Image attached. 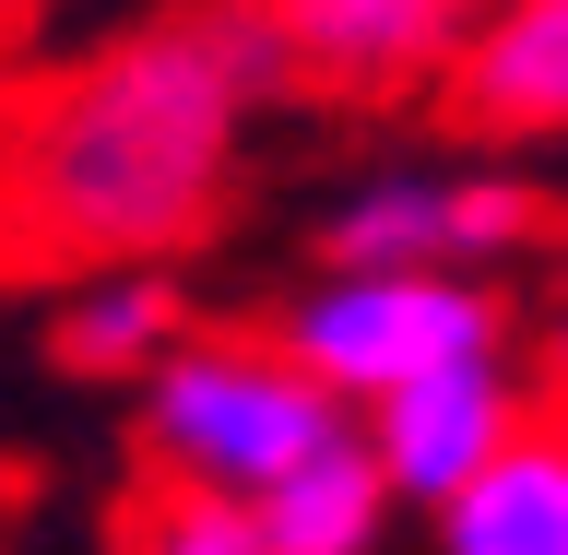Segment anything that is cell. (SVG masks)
Instances as JSON below:
<instances>
[{"mask_svg": "<svg viewBox=\"0 0 568 555\" xmlns=\"http://www.w3.org/2000/svg\"><path fill=\"white\" fill-rule=\"evenodd\" d=\"M284 48L248 0L154 12L106 35L24 131V225L83 260H166L225 213V177L248 154V119L273 106Z\"/></svg>", "mask_w": 568, "mask_h": 555, "instance_id": "cell-1", "label": "cell"}, {"mask_svg": "<svg viewBox=\"0 0 568 555\" xmlns=\"http://www.w3.org/2000/svg\"><path fill=\"white\" fill-rule=\"evenodd\" d=\"M131 425H142V461H154L178 496H237V508H261L308 450H332L355 425V402L320 390L273 331H190V343L131 390Z\"/></svg>", "mask_w": 568, "mask_h": 555, "instance_id": "cell-2", "label": "cell"}, {"mask_svg": "<svg viewBox=\"0 0 568 555\" xmlns=\"http://www.w3.org/2000/svg\"><path fill=\"white\" fill-rule=\"evenodd\" d=\"M273 343L355 414L379 390L450 367V354H509V273H415V260H320L273 308Z\"/></svg>", "mask_w": 568, "mask_h": 555, "instance_id": "cell-3", "label": "cell"}, {"mask_svg": "<svg viewBox=\"0 0 568 555\" xmlns=\"http://www.w3.org/2000/svg\"><path fill=\"white\" fill-rule=\"evenodd\" d=\"M557 248V189L509 154H426L367 166L320 213V260H415V273H521Z\"/></svg>", "mask_w": 568, "mask_h": 555, "instance_id": "cell-4", "label": "cell"}, {"mask_svg": "<svg viewBox=\"0 0 568 555\" xmlns=\"http://www.w3.org/2000/svg\"><path fill=\"white\" fill-rule=\"evenodd\" d=\"M355 425H367V450H379L390 496H403V508H438L450 485H474V473H486V461L532 425V390H521V367H509V354H450V367H426V379L379 390Z\"/></svg>", "mask_w": 568, "mask_h": 555, "instance_id": "cell-5", "label": "cell"}, {"mask_svg": "<svg viewBox=\"0 0 568 555\" xmlns=\"http://www.w3.org/2000/svg\"><path fill=\"white\" fill-rule=\"evenodd\" d=\"M273 24L284 71L320 83V95H403V83H438L450 48L474 35L486 0H248Z\"/></svg>", "mask_w": 568, "mask_h": 555, "instance_id": "cell-6", "label": "cell"}, {"mask_svg": "<svg viewBox=\"0 0 568 555\" xmlns=\"http://www.w3.org/2000/svg\"><path fill=\"white\" fill-rule=\"evenodd\" d=\"M438 83L474 142H568V0H486Z\"/></svg>", "mask_w": 568, "mask_h": 555, "instance_id": "cell-7", "label": "cell"}, {"mask_svg": "<svg viewBox=\"0 0 568 555\" xmlns=\"http://www.w3.org/2000/svg\"><path fill=\"white\" fill-rule=\"evenodd\" d=\"M178 343H190V296H178L166 260H95L48 319V354L95 390H142Z\"/></svg>", "mask_w": 568, "mask_h": 555, "instance_id": "cell-8", "label": "cell"}, {"mask_svg": "<svg viewBox=\"0 0 568 555\" xmlns=\"http://www.w3.org/2000/svg\"><path fill=\"white\" fill-rule=\"evenodd\" d=\"M426 521H438V555H568V425L532 414L521 438H509L474 485H450Z\"/></svg>", "mask_w": 568, "mask_h": 555, "instance_id": "cell-9", "label": "cell"}, {"mask_svg": "<svg viewBox=\"0 0 568 555\" xmlns=\"http://www.w3.org/2000/svg\"><path fill=\"white\" fill-rule=\"evenodd\" d=\"M390 508H403V496H390L367 425H344L332 450H308L273 496H261V532H273V555H379Z\"/></svg>", "mask_w": 568, "mask_h": 555, "instance_id": "cell-10", "label": "cell"}, {"mask_svg": "<svg viewBox=\"0 0 568 555\" xmlns=\"http://www.w3.org/2000/svg\"><path fill=\"white\" fill-rule=\"evenodd\" d=\"M142 555H273V532L237 496H166L154 532H142Z\"/></svg>", "mask_w": 568, "mask_h": 555, "instance_id": "cell-11", "label": "cell"}, {"mask_svg": "<svg viewBox=\"0 0 568 555\" xmlns=\"http://www.w3.org/2000/svg\"><path fill=\"white\" fill-rule=\"evenodd\" d=\"M532 331H545V367L568 379V248H557V273H545V308H532Z\"/></svg>", "mask_w": 568, "mask_h": 555, "instance_id": "cell-12", "label": "cell"}]
</instances>
